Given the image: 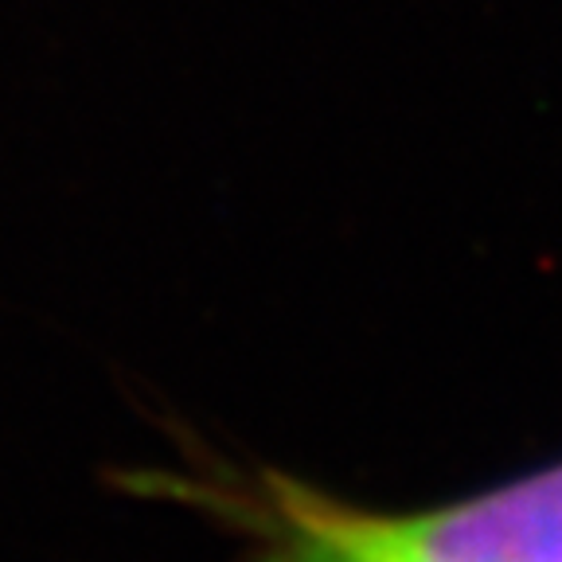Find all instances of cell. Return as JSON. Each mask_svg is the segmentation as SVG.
<instances>
[{
	"label": "cell",
	"instance_id": "cell-1",
	"mask_svg": "<svg viewBox=\"0 0 562 562\" xmlns=\"http://www.w3.org/2000/svg\"><path fill=\"white\" fill-rule=\"evenodd\" d=\"M122 484L200 508L243 539V562H562V461L411 512L356 508L278 469L243 473L195 441L184 469H140Z\"/></svg>",
	"mask_w": 562,
	"mask_h": 562
}]
</instances>
